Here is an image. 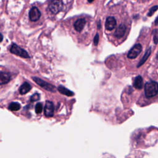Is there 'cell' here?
<instances>
[{"label":"cell","mask_w":158,"mask_h":158,"mask_svg":"<svg viewBox=\"0 0 158 158\" xmlns=\"http://www.w3.org/2000/svg\"><path fill=\"white\" fill-rule=\"evenodd\" d=\"M41 16V12L38 7H33L29 12V19L31 21H37Z\"/></svg>","instance_id":"9"},{"label":"cell","mask_w":158,"mask_h":158,"mask_svg":"<svg viewBox=\"0 0 158 158\" xmlns=\"http://www.w3.org/2000/svg\"><path fill=\"white\" fill-rule=\"evenodd\" d=\"M2 40H3V36H2V35L0 33V42H1V41H2Z\"/></svg>","instance_id":"22"},{"label":"cell","mask_w":158,"mask_h":158,"mask_svg":"<svg viewBox=\"0 0 158 158\" xmlns=\"http://www.w3.org/2000/svg\"><path fill=\"white\" fill-rule=\"evenodd\" d=\"M98 42H99V35L97 33L94 38V44L95 45H97L98 44Z\"/></svg>","instance_id":"21"},{"label":"cell","mask_w":158,"mask_h":158,"mask_svg":"<svg viewBox=\"0 0 158 158\" xmlns=\"http://www.w3.org/2000/svg\"><path fill=\"white\" fill-rule=\"evenodd\" d=\"M141 51H142L141 44L139 43L136 44L128 51L127 54V57L130 59H134L139 56Z\"/></svg>","instance_id":"3"},{"label":"cell","mask_w":158,"mask_h":158,"mask_svg":"<svg viewBox=\"0 0 158 158\" xmlns=\"http://www.w3.org/2000/svg\"><path fill=\"white\" fill-rule=\"evenodd\" d=\"M10 51L11 53L14 54L17 56H20L23 58H29L30 57L27 52L25 50L21 48L20 47H19V46H17L16 44H13L11 46Z\"/></svg>","instance_id":"2"},{"label":"cell","mask_w":158,"mask_h":158,"mask_svg":"<svg viewBox=\"0 0 158 158\" xmlns=\"http://www.w3.org/2000/svg\"><path fill=\"white\" fill-rule=\"evenodd\" d=\"M127 30V27L125 23H120L118 26L116 27L114 33V37L117 39L122 38L126 34Z\"/></svg>","instance_id":"4"},{"label":"cell","mask_w":158,"mask_h":158,"mask_svg":"<svg viewBox=\"0 0 158 158\" xmlns=\"http://www.w3.org/2000/svg\"><path fill=\"white\" fill-rule=\"evenodd\" d=\"M158 93V83L150 80L144 85V94L147 98L156 96Z\"/></svg>","instance_id":"1"},{"label":"cell","mask_w":158,"mask_h":158,"mask_svg":"<svg viewBox=\"0 0 158 158\" xmlns=\"http://www.w3.org/2000/svg\"><path fill=\"white\" fill-rule=\"evenodd\" d=\"M155 32L154 35V42L155 44H157L158 42V30H156Z\"/></svg>","instance_id":"20"},{"label":"cell","mask_w":158,"mask_h":158,"mask_svg":"<svg viewBox=\"0 0 158 158\" xmlns=\"http://www.w3.org/2000/svg\"><path fill=\"white\" fill-rule=\"evenodd\" d=\"M133 87L138 89H142L143 86V80L140 75L136 77L133 80Z\"/></svg>","instance_id":"11"},{"label":"cell","mask_w":158,"mask_h":158,"mask_svg":"<svg viewBox=\"0 0 158 158\" xmlns=\"http://www.w3.org/2000/svg\"><path fill=\"white\" fill-rule=\"evenodd\" d=\"M33 80L34 81H35L38 85H40L41 87L43 88L44 89L51 91V92H55L56 91V88L54 86L52 85L50 83H47L46 81L43 80L42 79L38 78V77H33Z\"/></svg>","instance_id":"5"},{"label":"cell","mask_w":158,"mask_h":158,"mask_svg":"<svg viewBox=\"0 0 158 158\" xmlns=\"http://www.w3.org/2000/svg\"><path fill=\"white\" fill-rule=\"evenodd\" d=\"M49 10L54 14H56L63 9V2L60 1H54L49 6Z\"/></svg>","instance_id":"6"},{"label":"cell","mask_w":158,"mask_h":158,"mask_svg":"<svg viewBox=\"0 0 158 158\" xmlns=\"http://www.w3.org/2000/svg\"><path fill=\"white\" fill-rule=\"evenodd\" d=\"M155 25H158V17L156 18V19L155 20Z\"/></svg>","instance_id":"23"},{"label":"cell","mask_w":158,"mask_h":158,"mask_svg":"<svg viewBox=\"0 0 158 158\" xmlns=\"http://www.w3.org/2000/svg\"><path fill=\"white\" fill-rule=\"evenodd\" d=\"M57 89H58V91H59L61 94H65V95L68 96H73V92H72V91H70L69 89H67L66 88L64 87L63 86H59Z\"/></svg>","instance_id":"15"},{"label":"cell","mask_w":158,"mask_h":158,"mask_svg":"<svg viewBox=\"0 0 158 158\" xmlns=\"http://www.w3.org/2000/svg\"><path fill=\"white\" fill-rule=\"evenodd\" d=\"M156 59H158V52H157V56H156Z\"/></svg>","instance_id":"24"},{"label":"cell","mask_w":158,"mask_h":158,"mask_svg":"<svg viewBox=\"0 0 158 158\" xmlns=\"http://www.w3.org/2000/svg\"><path fill=\"white\" fill-rule=\"evenodd\" d=\"M8 108L10 110L16 111V110H19L20 109V105L18 102H11L9 104Z\"/></svg>","instance_id":"16"},{"label":"cell","mask_w":158,"mask_h":158,"mask_svg":"<svg viewBox=\"0 0 158 158\" xmlns=\"http://www.w3.org/2000/svg\"><path fill=\"white\" fill-rule=\"evenodd\" d=\"M54 106L51 101H46L44 106V115L48 117H51L54 115Z\"/></svg>","instance_id":"10"},{"label":"cell","mask_w":158,"mask_h":158,"mask_svg":"<svg viewBox=\"0 0 158 158\" xmlns=\"http://www.w3.org/2000/svg\"><path fill=\"white\" fill-rule=\"evenodd\" d=\"M10 80V75L4 72H0V85H4L8 83Z\"/></svg>","instance_id":"12"},{"label":"cell","mask_w":158,"mask_h":158,"mask_svg":"<svg viewBox=\"0 0 158 158\" xmlns=\"http://www.w3.org/2000/svg\"><path fill=\"white\" fill-rule=\"evenodd\" d=\"M43 110V105L41 103H37L35 106V111L36 114H40Z\"/></svg>","instance_id":"17"},{"label":"cell","mask_w":158,"mask_h":158,"mask_svg":"<svg viewBox=\"0 0 158 158\" xmlns=\"http://www.w3.org/2000/svg\"><path fill=\"white\" fill-rule=\"evenodd\" d=\"M117 27V20L115 18L112 16L110 15L107 17L105 22V28L107 31L113 30Z\"/></svg>","instance_id":"8"},{"label":"cell","mask_w":158,"mask_h":158,"mask_svg":"<svg viewBox=\"0 0 158 158\" xmlns=\"http://www.w3.org/2000/svg\"><path fill=\"white\" fill-rule=\"evenodd\" d=\"M157 9H158V6H154L152 7L149 9V12H148V16L150 17V16L152 15V14L157 10Z\"/></svg>","instance_id":"18"},{"label":"cell","mask_w":158,"mask_h":158,"mask_svg":"<svg viewBox=\"0 0 158 158\" xmlns=\"http://www.w3.org/2000/svg\"><path fill=\"white\" fill-rule=\"evenodd\" d=\"M31 88V85L28 83L25 82L20 87L19 92L21 94H25L27 93L28 91H30Z\"/></svg>","instance_id":"13"},{"label":"cell","mask_w":158,"mask_h":158,"mask_svg":"<svg viewBox=\"0 0 158 158\" xmlns=\"http://www.w3.org/2000/svg\"><path fill=\"white\" fill-rule=\"evenodd\" d=\"M151 49L149 48L147 51L145 52V54H144V56H143V57L141 58V59L140 60V61L138 63V67H140L141 65H142L143 64H144V63L146 62V60L148 59V58L149 57V56H150L151 54Z\"/></svg>","instance_id":"14"},{"label":"cell","mask_w":158,"mask_h":158,"mask_svg":"<svg viewBox=\"0 0 158 158\" xmlns=\"http://www.w3.org/2000/svg\"><path fill=\"white\" fill-rule=\"evenodd\" d=\"M86 25V19L83 17L77 19L73 23V28L77 32H81Z\"/></svg>","instance_id":"7"},{"label":"cell","mask_w":158,"mask_h":158,"mask_svg":"<svg viewBox=\"0 0 158 158\" xmlns=\"http://www.w3.org/2000/svg\"><path fill=\"white\" fill-rule=\"evenodd\" d=\"M40 98V95L38 93H35L34 94H33L31 97V101H37Z\"/></svg>","instance_id":"19"}]
</instances>
